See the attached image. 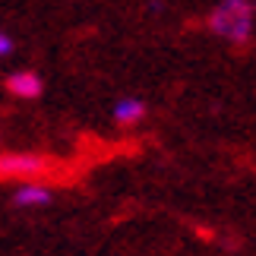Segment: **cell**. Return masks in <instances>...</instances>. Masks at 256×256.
Returning <instances> with one entry per match:
<instances>
[{
  "mask_svg": "<svg viewBox=\"0 0 256 256\" xmlns=\"http://www.w3.org/2000/svg\"><path fill=\"white\" fill-rule=\"evenodd\" d=\"M250 26H253V4L250 0H224L209 16L212 32L231 38L234 44H244L250 38Z\"/></svg>",
  "mask_w": 256,
  "mask_h": 256,
  "instance_id": "cell-1",
  "label": "cell"
},
{
  "mask_svg": "<svg viewBox=\"0 0 256 256\" xmlns=\"http://www.w3.org/2000/svg\"><path fill=\"white\" fill-rule=\"evenodd\" d=\"M44 171L48 162L42 155H4L0 158V177H35Z\"/></svg>",
  "mask_w": 256,
  "mask_h": 256,
  "instance_id": "cell-2",
  "label": "cell"
},
{
  "mask_svg": "<svg viewBox=\"0 0 256 256\" xmlns=\"http://www.w3.org/2000/svg\"><path fill=\"white\" fill-rule=\"evenodd\" d=\"M6 92L16 98H38L42 95V76L38 73H13L6 80Z\"/></svg>",
  "mask_w": 256,
  "mask_h": 256,
  "instance_id": "cell-3",
  "label": "cell"
},
{
  "mask_svg": "<svg viewBox=\"0 0 256 256\" xmlns=\"http://www.w3.org/2000/svg\"><path fill=\"white\" fill-rule=\"evenodd\" d=\"M13 202L16 206H48L51 202V190L42 184H26L13 193Z\"/></svg>",
  "mask_w": 256,
  "mask_h": 256,
  "instance_id": "cell-4",
  "label": "cell"
},
{
  "mask_svg": "<svg viewBox=\"0 0 256 256\" xmlns=\"http://www.w3.org/2000/svg\"><path fill=\"white\" fill-rule=\"evenodd\" d=\"M142 114H146V104L140 102V98H124L120 104L114 108V120L117 124H136V120H142Z\"/></svg>",
  "mask_w": 256,
  "mask_h": 256,
  "instance_id": "cell-5",
  "label": "cell"
},
{
  "mask_svg": "<svg viewBox=\"0 0 256 256\" xmlns=\"http://www.w3.org/2000/svg\"><path fill=\"white\" fill-rule=\"evenodd\" d=\"M10 51H13V42L6 35H0V54H10Z\"/></svg>",
  "mask_w": 256,
  "mask_h": 256,
  "instance_id": "cell-6",
  "label": "cell"
},
{
  "mask_svg": "<svg viewBox=\"0 0 256 256\" xmlns=\"http://www.w3.org/2000/svg\"><path fill=\"white\" fill-rule=\"evenodd\" d=\"M253 6H256V4H253Z\"/></svg>",
  "mask_w": 256,
  "mask_h": 256,
  "instance_id": "cell-7",
  "label": "cell"
}]
</instances>
